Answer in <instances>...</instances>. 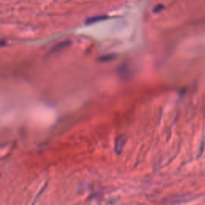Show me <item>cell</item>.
<instances>
[{
    "label": "cell",
    "mask_w": 205,
    "mask_h": 205,
    "mask_svg": "<svg viewBox=\"0 0 205 205\" xmlns=\"http://www.w3.org/2000/svg\"><path fill=\"white\" fill-rule=\"evenodd\" d=\"M107 18V15H97V16H94V17H91V18H87V20L86 21V23L87 24H91V23H95L96 22H99V21L101 20H104L106 18Z\"/></svg>",
    "instance_id": "6da1fadb"
},
{
    "label": "cell",
    "mask_w": 205,
    "mask_h": 205,
    "mask_svg": "<svg viewBox=\"0 0 205 205\" xmlns=\"http://www.w3.org/2000/svg\"><path fill=\"white\" fill-rule=\"evenodd\" d=\"M124 138H123V136H119V139H117L116 141V149H120L119 151L122 150V148H123V145H124Z\"/></svg>",
    "instance_id": "7a4b0ae2"
},
{
    "label": "cell",
    "mask_w": 205,
    "mask_h": 205,
    "mask_svg": "<svg viewBox=\"0 0 205 205\" xmlns=\"http://www.w3.org/2000/svg\"><path fill=\"white\" fill-rule=\"evenodd\" d=\"M163 8H164V6H163V5H158V6L155 7V9H154V12H159L160 11H161Z\"/></svg>",
    "instance_id": "3957f363"
},
{
    "label": "cell",
    "mask_w": 205,
    "mask_h": 205,
    "mask_svg": "<svg viewBox=\"0 0 205 205\" xmlns=\"http://www.w3.org/2000/svg\"><path fill=\"white\" fill-rule=\"evenodd\" d=\"M5 44H6V43H5V41H3V40H1V39H0V47H3V46L5 45Z\"/></svg>",
    "instance_id": "277c9868"
}]
</instances>
